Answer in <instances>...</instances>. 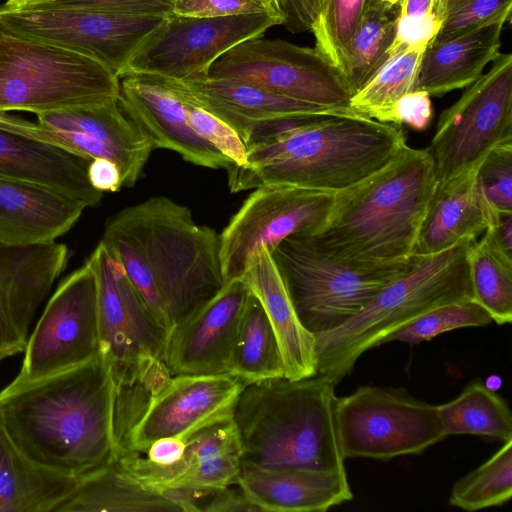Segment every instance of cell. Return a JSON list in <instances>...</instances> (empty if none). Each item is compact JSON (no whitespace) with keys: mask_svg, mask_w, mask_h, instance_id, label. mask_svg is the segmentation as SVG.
Returning a JSON list of instances; mask_svg holds the SVG:
<instances>
[{"mask_svg":"<svg viewBox=\"0 0 512 512\" xmlns=\"http://www.w3.org/2000/svg\"><path fill=\"white\" fill-rule=\"evenodd\" d=\"M170 331L225 286L219 235L189 208L157 196L110 217L100 241Z\"/></svg>","mask_w":512,"mask_h":512,"instance_id":"1","label":"cell"},{"mask_svg":"<svg viewBox=\"0 0 512 512\" xmlns=\"http://www.w3.org/2000/svg\"><path fill=\"white\" fill-rule=\"evenodd\" d=\"M115 383L100 352L93 359L0 391V420L14 445L45 469L80 477L117 454Z\"/></svg>","mask_w":512,"mask_h":512,"instance_id":"2","label":"cell"},{"mask_svg":"<svg viewBox=\"0 0 512 512\" xmlns=\"http://www.w3.org/2000/svg\"><path fill=\"white\" fill-rule=\"evenodd\" d=\"M405 145L401 125L360 114L285 119L246 146V165L226 169L228 187L232 193L274 185L338 192L382 168Z\"/></svg>","mask_w":512,"mask_h":512,"instance_id":"3","label":"cell"},{"mask_svg":"<svg viewBox=\"0 0 512 512\" xmlns=\"http://www.w3.org/2000/svg\"><path fill=\"white\" fill-rule=\"evenodd\" d=\"M436 186L429 149L406 144L382 168L336 192L322 226L299 237L316 250L338 257L408 258Z\"/></svg>","mask_w":512,"mask_h":512,"instance_id":"4","label":"cell"},{"mask_svg":"<svg viewBox=\"0 0 512 512\" xmlns=\"http://www.w3.org/2000/svg\"><path fill=\"white\" fill-rule=\"evenodd\" d=\"M336 385L319 374L245 384L232 411L242 464L346 472L337 433Z\"/></svg>","mask_w":512,"mask_h":512,"instance_id":"5","label":"cell"},{"mask_svg":"<svg viewBox=\"0 0 512 512\" xmlns=\"http://www.w3.org/2000/svg\"><path fill=\"white\" fill-rule=\"evenodd\" d=\"M469 245L416 256L410 269L383 288L358 314L334 330L315 335L317 374L338 384L364 352L383 344L405 324L435 307L473 299L467 263Z\"/></svg>","mask_w":512,"mask_h":512,"instance_id":"6","label":"cell"},{"mask_svg":"<svg viewBox=\"0 0 512 512\" xmlns=\"http://www.w3.org/2000/svg\"><path fill=\"white\" fill-rule=\"evenodd\" d=\"M271 255L301 323L314 335L346 323L416 260L413 255L390 261L338 257L299 236L284 239Z\"/></svg>","mask_w":512,"mask_h":512,"instance_id":"7","label":"cell"},{"mask_svg":"<svg viewBox=\"0 0 512 512\" xmlns=\"http://www.w3.org/2000/svg\"><path fill=\"white\" fill-rule=\"evenodd\" d=\"M120 80L98 61L45 42L3 33L0 111L36 115L118 100Z\"/></svg>","mask_w":512,"mask_h":512,"instance_id":"8","label":"cell"},{"mask_svg":"<svg viewBox=\"0 0 512 512\" xmlns=\"http://www.w3.org/2000/svg\"><path fill=\"white\" fill-rule=\"evenodd\" d=\"M87 262L96 278L100 352L110 364L115 388L161 383L171 375L163 363L169 331L101 242Z\"/></svg>","mask_w":512,"mask_h":512,"instance_id":"9","label":"cell"},{"mask_svg":"<svg viewBox=\"0 0 512 512\" xmlns=\"http://www.w3.org/2000/svg\"><path fill=\"white\" fill-rule=\"evenodd\" d=\"M335 412L345 459L417 455L446 438L438 406L404 388L360 386L337 398Z\"/></svg>","mask_w":512,"mask_h":512,"instance_id":"10","label":"cell"},{"mask_svg":"<svg viewBox=\"0 0 512 512\" xmlns=\"http://www.w3.org/2000/svg\"><path fill=\"white\" fill-rule=\"evenodd\" d=\"M512 141V55L499 53L488 72L445 109L428 147L437 185L480 167L498 145Z\"/></svg>","mask_w":512,"mask_h":512,"instance_id":"11","label":"cell"},{"mask_svg":"<svg viewBox=\"0 0 512 512\" xmlns=\"http://www.w3.org/2000/svg\"><path fill=\"white\" fill-rule=\"evenodd\" d=\"M206 76L243 82L311 104L353 111L352 89L316 47L262 36L251 38L222 54L211 64Z\"/></svg>","mask_w":512,"mask_h":512,"instance_id":"12","label":"cell"},{"mask_svg":"<svg viewBox=\"0 0 512 512\" xmlns=\"http://www.w3.org/2000/svg\"><path fill=\"white\" fill-rule=\"evenodd\" d=\"M164 18L130 17L78 7L6 9L0 5L3 33L82 54L119 78Z\"/></svg>","mask_w":512,"mask_h":512,"instance_id":"13","label":"cell"},{"mask_svg":"<svg viewBox=\"0 0 512 512\" xmlns=\"http://www.w3.org/2000/svg\"><path fill=\"white\" fill-rule=\"evenodd\" d=\"M336 192L287 185L256 188L219 235L225 283L239 279L252 258L291 236L314 233L326 220Z\"/></svg>","mask_w":512,"mask_h":512,"instance_id":"14","label":"cell"},{"mask_svg":"<svg viewBox=\"0 0 512 512\" xmlns=\"http://www.w3.org/2000/svg\"><path fill=\"white\" fill-rule=\"evenodd\" d=\"M282 24L273 12L216 18L171 14L146 39L122 76L147 74L180 81L206 76L211 64L232 47Z\"/></svg>","mask_w":512,"mask_h":512,"instance_id":"15","label":"cell"},{"mask_svg":"<svg viewBox=\"0 0 512 512\" xmlns=\"http://www.w3.org/2000/svg\"><path fill=\"white\" fill-rule=\"evenodd\" d=\"M23 352L14 382L43 378L100 354L96 278L87 261L59 284Z\"/></svg>","mask_w":512,"mask_h":512,"instance_id":"16","label":"cell"},{"mask_svg":"<svg viewBox=\"0 0 512 512\" xmlns=\"http://www.w3.org/2000/svg\"><path fill=\"white\" fill-rule=\"evenodd\" d=\"M184 435V452L173 465L152 467L125 451L117 452L116 461L144 487L175 499L185 512H196L208 494L237 484L242 449L232 415Z\"/></svg>","mask_w":512,"mask_h":512,"instance_id":"17","label":"cell"},{"mask_svg":"<svg viewBox=\"0 0 512 512\" xmlns=\"http://www.w3.org/2000/svg\"><path fill=\"white\" fill-rule=\"evenodd\" d=\"M244 385L230 373L170 376L138 407L117 441V451L139 452L157 439L184 435L232 415Z\"/></svg>","mask_w":512,"mask_h":512,"instance_id":"18","label":"cell"},{"mask_svg":"<svg viewBox=\"0 0 512 512\" xmlns=\"http://www.w3.org/2000/svg\"><path fill=\"white\" fill-rule=\"evenodd\" d=\"M249 291L234 279L168 333L163 363L173 375L230 373L240 318Z\"/></svg>","mask_w":512,"mask_h":512,"instance_id":"19","label":"cell"},{"mask_svg":"<svg viewBox=\"0 0 512 512\" xmlns=\"http://www.w3.org/2000/svg\"><path fill=\"white\" fill-rule=\"evenodd\" d=\"M119 105L155 148L175 151L194 165L227 169L233 162L190 126L184 105L167 81L147 74L119 78Z\"/></svg>","mask_w":512,"mask_h":512,"instance_id":"20","label":"cell"},{"mask_svg":"<svg viewBox=\"0 0 512 512\" xmlns=\"http://www.w3.org/2000/svg\"><path fill=\"white\" fill-rule=\"evenodd\" d=\"M176 81L199 106L230 126L246 146L269 123L316 115L357 114L291 99L234 80L199 76Z\"/></svg>","mask_w":512,"mask_h":512,"instance_id":"21","label":"cell"},{"mask_svg":"<svg viewBox=\"0 0 512 512\" xmlns=\"http://www.w3.org/2000/svg\"><path fill=\"white\" fill-rule=\"evenodd\" d=\"M87 208L46 186L0 176V244L28 246L54 242Z\"/></svg>","mask_w":512,"mask_h":512,"instance_id":"22","label":"cell"},{"mask_svg":"<svg viewBox=\"0 0 512 512\" xmlns=\"http://www.w3.org/2000/svg\"><path fill=\"white\" fill-rule=\"evenodd\" d=\"M237 484L259 511H327L353 499L346 472L242 464Z\"/></svg>","mask_w":512,"mask_h":512,"instance_id":"23","label":"cell"},{"mask_svg":"<svg viewBox=\"0 0 512 512\" xmlns=\"http://www.w3.org/2000/svg\"><path fill=\"white\" fill-rule=\"evenodd\" d=\"M91 160L0 128V176L46 186L86 207L96 206L103 197L88 178Z\"/></svg>","mask_w":512,"mask_h":512,"instance_id":"24","label":"cell"},{"mask_svg":"<svg viewBox=\"0 0 512 512\" xmlns=\"http://www.w3.org/2000/svg\"><path fill=\"white\" fill-rule=\"evenodd\" d=\"M240 279L267 315L280 348L284 377L297 380L317 375L315 335L301 323L271 253L261 249Z\"/></svg>","mask_w":512,"mask_h":512,"instance_id":"25","label":"cell"},{"mask_svg":"<svg viewBox=\"0 0 512 512\" xmlns=\"http://www.w3.org/2000/svg\"><path fill=\"white\" fill-rule=\"evenodd\" d=\"M68 261L67 246L0 244V301L19 335L27 341L34 315Z\"/></svg>","mask_w":512,"mask_h":512,"instance_id":"26","label":"cell"},{"mask_svg":"<svg viewBox=\"0 0 512 512\" xmlns=\"http://www.w3.org/2000/svg\"><path fill=\"white\" fill-rule=\"evenodd\" d=\"M37 123L81 132L104 146L121 175L122 188H131L155 148L148 136L123 112L118 100L37 115Z\"/></svg>","mask_w":512,"mask_h":512,"instance_id":"27","label":"cell"},{"mask_svg":"<svg viewBox=\"0 0 512 512\" xmlns=\"http://www.w3.org/2000/svg\"><path fill=\"white\" fill-rule=\"evenodd\" d=\"M478 169L436 186L413 256L433 255L471 244L486 230L488 222L476 188Z\"/></svg>","mask_w":512,"mask_h":512,"instance_id":"28","label":"cell"},{"mask_svg":"<svg viewBox=\"0 0 512 512\" xmlns=\"http://www.w3.org/2000/svg\"><path fill=\"white\" fill-rule=\"evenodd\" d=\"M504 24L433 38L423 53L416 90L438 97L473 83L499 55Z\"/></svg>","mask_w":512,"mask_h":512,"instance_id":"29","label":"cell"},{"mask_svg":"<svg viewBox=\"0 0 512 512\" xmlns=\"http://www.w3.org/2000/svg\"><path fill=\"white\" fill-rule=\"evenodd\" d=\"M54 512H185L168 495L144 487L116 461L77 478L73 493Z\"/></svg>","mask_w":512,"mask_h":512,"instance_id":"30","label":"cell"},{"mask_svg":"<svg viewBox=\"0 0 512 512\" xmlns=\"http://www.w3.org/2000/svg\"><path fill=\"white\" fill-rule=\"evenodd\" d=\"M77 478L36 465L14 445L0 420V512H54Z\"/></svg>","mask_w":512,"mask_h":512,"instance_id":"31","label":"cell"},{"mask_svg":"<svg viewBox=\"0 0 512 512\" xmlns=\"http://www.w3.org/2000/svg\"><path fill=\"white\" fill-rule=\"evenodd\" d=\"M399 12L400 2L366 0L345 55L344 77L354 94L387 62Z\"/></svg>","mask_w":512,"mask_h":512,"instance_id":"32","label":"cell"},{"mask_svg":"<svg viewBox=\"0 0 512 512\" xmlns=\"http://www.w3.org/2000/svg\"><path fill=\"white\" fill-rule=\"evenodd\" d=\"M438 409L446 437L470 434L501 443L512 440V414L507 402L479 379Z\"/></svg>","mask_w":512,"mask_h":512,"instance_id":"33","label":"cell"},{"mask_svg":"<svg viewBox=\"0 0 512 512\" xmlns=\"http://www.w3.org/2000/svg\"><path fill=\"white\" fill-rule=\"evenodd\" d=\"M230 374L244 384L285 375L274 331L261 303L250 292L240 318Z\"/></svg>","mask_w":512,"mask_h":512,"instance_id":"34","label":"cell"},{"mask_svg":"<svg viewBox=\"0 0 512 512\" xmlns=\"http://www.w3.org/2000/svg\"><path fill=\"white\" fill-rule=\"evenodd\" d=\"M467 263L473 300L498 325L512 321V257L499 245L487 228L479 241L467 250Z\"/></svg>","mask_w":512,"mask_h":512,"instance_id":"35","label":"cell"},{"mask_svg":"<svg viewBox=\"0 0 512 512\" xmlns=\"http://www.w3.org/2000/svg\"><path fill=\"white\" fill-rule=\"evenodd\" d=\"M428 44L408 46L391 57L351 98L357 114L388 123L389 115L404 95L416 90L421 61Z\"/></svg>","mask_w":512,"mask_h":512,"instance_id":"36","label":"cell"},{"mask_svg":"<svg viewBox=\"0 0 512 512\" xmlns=\"http://www.w3.org/2000/svg\"><path fill=\"white\" fill-rule=\"evenodd\" d=\"M512 496V440L452 486L449 503L466 511L501 506Z\"/></svg>","mask_w":512,"mask_h":512,"instance_id":"37","label":"cell"},{"mask_svg":"<svg viewBox=\"0 0 512 512\" xmlns=\"http://www.w3.org/2000/svg\"><path fill=\"white\" fill-rule=\"evenodd\" d=\"M314 2L316 19L311 31L315 47L344 76L346 48L361 19L366 0Z\"/></svg>","mask_w":512,"mask_h":512,"instance_id":"38","label":"cell"},{"mask_svg":"<svg viewBox=\"0 0 512 512\" xmlns=\"http://www.w3.org/2000/svg\"><path fill=\"white\" fill-rule=\"evenodd\" d=\"M493 322L490 314L475 300L468 299L435 307L391 333L383 344L400 341L411 345L437 335L466 327H482Z\"/></svg>","mask_w":512,"mask_h":512,"instance_id":"39","label":"cell"},{"mask_svg":"<svg viewBox=\"0 0 512 512\" xmlns=\"http://www.w3.org/2000/svg\"><path fill=\"white\" fill-rule=\"evenodd\" d=\"M476 188L488 226L498 214L512 213V141L496 146L484 159L476 175Z\"/></svg>","mask_w":512,"mask_h":512,"instance_id":"40","label":"cell"},{"mask_svg":"<svg viewBox=\"0 0 512 512\" xmlns=\"http://www.w3.org/2000/svg\"><path fill=\"white\" fill-rule=\"evenodd\" d=\"M444 14L445 0H401L388 60L408 46L428 44L439 33Z\"/></svg>","mask_w":512,"mask_h":512,"instance_id":"41","label":"cell"},{"mask_svg":"<svg viewBox=\"0 0 512 512\" xmlns=\"http://www.w3.org/2000/svg\"><path fill=\"white\" fill-rule=\"evenodd\" d=\"M182 101L192 129L238 166L247 162V148L239 135L221 119L199 106L177 83L164 78Z\"/></svg>","mask_w":512,"mask_h":512,"instance_id":"42","label":"cell"},{"mask_svg":"<svg viewBox=\"0 0 512 512\" xmlns=\"http://www.w3.org/2000/svg\"><path fill=\"white\" fill-rule=\"evenodd\" d=\"M512 0H445L444 21L436 36L462 34L510 20Z\"/></svg>","mask_w":512,"mask_h":512,"instance_id":"43","label":"cell"},{"mask_svg":"<svg viewBox=\"0 0 512 512\" xmlns=\"http://www.w3.org/2000/svg\"><path fill=\"white\" fill-rule=\"evenodd\" d=\"M264 12L279 14L268 0H173L172 9V14L175 15L203 18Z\"/></svg>","mask_w":512,"mask_h":512,"instance_id":"44","label":"cell"},{"mask_svg":"<svg viewBox=\"0 0 512 512\" xmlns=\"http://www.w3.org/2000/svg\"><path fill=\"white\" fill-rule=\"evenodd\" d=\"M42 6L78 7L130 17H167L172 14L173 0H58Z\"/></svg>","mask_w":512,"mask_h":512,"instance_id":"45","label":"cell"},{"mask_svg":"<svg viewBox=\"0 0 512 512\" xmlns=\"http://www.w3.org/2000/svg\"><path fill=\"white\" fill-rule=\"evenodd\" d=\"M433 117L431 96L422 90H414L400 98L392 108L388 123L406 124L417 131H424Z\"/></svg>","mask_w":512,"mask_h":512,"instance_id":"46","label":"cell"},{"mask_svg":"<svg viewBox=\"0 0 512 512\" xmlns=\"http://www.w3.org/2000/svg\"><path fill=\"white\" fill-rule=\"evenodd\" d=\"M283 20V26L292 33L311 31L316 8L313 0H268Z\"/></svg>","mask_w":512,"mask_h":512,"instance_id":"47","label":"cell"},{"mask_svg":"<svg viewBox=\"0 0 512 512\" xmlns=\"http://www.w3.org/2000/svg\"><path fill=\"white\" fill-rule=\"evenodd\" d=\"M235 485V484H234ZM215 491L204 499L201 511L207 512H254L259 509L248 499L243 490L237 484Z\"/></svg>","mask_w":512,"mask_h":512,"instance_id":"48","label":"cell"},{"mask_svg":"<svg viewBox=\"0 0 512 512\" xmlns=\"http://www.w3.org/2000/svg\"><path fill=\"white\" fill-rule=\"evenodd\" d=\"M88 178L91 185L101 192H115L122 188L118 167L105 158L92 159L88 166Z\"/></svg>","mask_w":512,"mask_h":512,"instance_id":"49","label":"cell"},{"mask_svg":"<svg viewBox=\"0 0 512 512\" xmlns=\"http://www.w3.org/2000/svg\"><path fill=\"white\" fill-rule=\"evenodd\" d=\"M488 228L505 253L512 257V213L498 214L494 224Z\"/></svg>","mask_w":512,"mask_h":512,"instance_id":"50","label":"cell"},{"mask_svg":"<svg viewBox=\"0 0 512 512\" xmlns=\"http://www.w3.org/2000/svg\"><path fill=\"white\" fill-rule=\"evenodd\" d=\"M58 0H7L1 6L6 9H28L42 6Z\"/></svg>","mask_w":512,"mask_h":512,"instance_id":"51","label":"cell"},{"mask_svg":"<svg viewBox=\"0 0 512 512\" xmlns=\"http://www.w3.org/2000/svg\"><path fill=\"white\" fill-rule=\"evenodd\" d=\"M6 329H7L6 316L0 307V338L4 335Z\"/></svg>","mask_w":512,"mask_h":512,"instance_id":"52","label":"cell"},{"mask_svg":"<svg viewBox=\"0 0 512 512\" xmlns=\"http://www.w3.org/2000/svg\"><path fill=\"white\" fill-rule=\"evenodd\" d=\"M380 1L388 2V3H398V2H400L401 0H380Z\"/></svg>","mask_w":512,"mask_h":512,"instance_id":"53","label":"cell"},{"mask_svg":"<svg viewBox=\"0 0 512 512\" xmlns=\"http://www.w3.org/2000/svg\"><path fill=\"white\" fill-rule=\"evenodd\" d=\"M2 34H3V32L0 30V38H1Z\"/></svg>","mask_w":512,"mask_h":512,"instance_id":"54","label":"cell"},{"mask_svg":"<svg viewBox=\"0 0 512 512\" xmlns=\"http://www.w3.org/2000/svg\"><path fill=\"white\" fill-rule=\"evenodd\" d=\"M314 1V0H313ZM315 3V2H314Z\"/></svg>","mask_w":512,"mask_h":512,"instance_id":"55","label":"cell"}]
</instances>
